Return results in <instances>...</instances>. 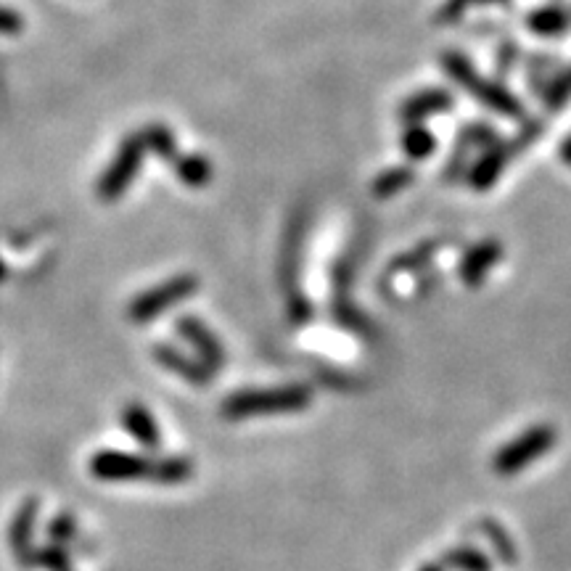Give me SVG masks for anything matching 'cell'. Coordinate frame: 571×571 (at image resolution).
Here are the masks:
<instances>
[{
    "label": "cell",
    "mask_w": 571,
    "mask_h": 571,
    "mask_svg": "<svg viewBox=\"0 0 571 571\" xmlns=\"http://www.w3.org/2000/svg\"><path fill=\"white\" fill-rule=\"evenodd\" d=\"M6 553L16 571H101L104 540L67 497L30 492L6 521Z\"/></svg>",
    "instance_id": "6da1fadb"
},
{
    "label": "cell",
    "mask_w": 571,
    "mask_h": 571,
    "mask_svg": "<svg viewBox=\"0 0 571 571\" xmlns=\"http://www.w3.org/2000/svg\"><path fill=\"white\" fill-rule=\"evenodd\" d=\"M85 474L98 484H159L172 487L193 476V463L180 455H146L98 439L85 455Z\"/></svg>",
    "instance_id": "7a4b0ae2"
},
{
    "label": "cell",
    "mask_w": 571,
    "mask_h": 571,
    "mask_svg": "<svg viewBox=\"0 0 571 571\" xmlns=\"http://www.w3.org/2000/svg\"><path fill=\"white\" fill-rule=\"evenodd\" d=\"M439 67H442V72L453 77L460 88L468 90L479 104L490 106L492 112L503 114V117L508 119H519V122L527 119V106L521 104V98L513 96L511 90L500 85L497 80L479 75L474 64H471L463 53L445 51L439 56Z\"/></svg>",
    "instance_id": "3957f363"
},
{
    "label": "cell",
    "mask_w": 571,
    "mask_h": 571,
    "mask_svg": "<svg viewBox=\"0 0 571 571\" xmlns=\"http://www.w3.org/2000/svg\"><path fill=\"white\" fill-rule=\"evenodd\" d=\"M312 394L305 386H278V389H244L230 394L223 402V416L230 421H244L252 416H275L297 413L310 405Z\"/></svg>",
    "instance_id": "277c9868"
},
{
    "label": "cell",
    "mask_w": 571,
    "mask_h": 571,
    "mask_svg": "<svg viewBox=\"0 0 571 571\" xmlns=\"http://www.w3.org/2000/svg\"><path fill=\"white\" fill-rule=\"evenodd\" d=\"M542 135V122L540 119H529L527 125L521 127L519 133L513 135V138H508V141H500L492 143V146H487V149L482 151V156L476 159L474 167L466 172V180L468 186L474 188V191L484 193L490 191L492 186H495L497 180H500V175L505 172V167L516 159V156L521 154L524 149H529L537 138Z\"/></svg>",
    "instance_id": "5b68a950"
},
{
    "label": "cell",
    "mask_w": 571,
    "mask_h": 571,
    "mask_svg": "<svg viewBox=\"0 0 571 571\" xmlns=\"http://www.w3.org/2000/svg\"><path fill=\"white\" fill-rule=\"evenodd\" d=\"M199 291V278L193 273L175 275L170 281H162L154 289L143 291L127 305V318L133 320L135 326H146L154 323L162 312L172 310V307L183 305L186 299H191Z\"/></svg>",
    "instance_id": "8992f818"
},
{
    "label": "cell",
    "mask_w": 571,
    "mask_h": 571,
    "mask_svg": "<svg viewBox=\"0 0 571 571\" xmlns=\"http://www.w3.org/2000/svg\"><path fill=\"white\" fill-rule=\"evenodd\" d=\"M556 429L553 426H534V429L524 431L521 437H516L511 445H505L500 453L495 455L492 466L500 476H516L524 468H529L534 460H540L542 455L550 453L556 445Z\"/></svg>",
    "instance_id": "52a82bcc"
},
{
    "label": "cell",
    "mask_w": 571,
    "mask_h": 571,
    "mask_svg": "<svg viewBox=\"0 0 571 571\" xmlns=\"http://www.w3.org/2000/svg\"><path fill=\"white\" fill-rule=\"evenodd\" d=\"M149 154L143 146L141 133H130L119 146L114 162L109 164V170L98 180V199L101 201H117L125 196L130 183L135 180L138 170H141L143 156Z\"/></svg>",
    "instance_id": "ba28073f"
},
{
    "label": "cell",
    "mask_w": 571,
    "mask_h": 571,
    "mask_svg": "<svg viewBox=\"0 0 571 571\" xmlns=\"http://www.w3.org/2000/svg\"><path fill=\"white\" fill-rule=\"evenodd\" d=\"M500 141V135L492 125L487 122H468L458 130L455 135V143H453V154L450 159L445 162V170H442V180L455 186L460 180H466V164H468V156L474 154L476 149L484 151L487 146Z\"/></svg>",
    "instance_id": "9c48e42d"
},
{
    "label": "cell",
    "mask_w": 571,
    "mask_h": 571,
    "mask_svg": "<svg viewBox=\"0 0 571 571\" xmlns=\"http://www.w3.org/2000/svg\"><path fill=\"white\" fill-rule=\"evenodd\" d=\"M178 334L180 339H186L191 344V349L196 352V360H199L209 373H217L225 365V347L220 344L217 334L212 328L199 320L196 315H186V318L178 320Z\"/></svg>",
    "instance_id": "30bf717a"
},
{
    "label": "cell",
    "mask_w": 571,
    "mask_h": 571,
    "mask_svg": "<svg viewBox=\"0 0 571 571\" xmlns=\"http://www.w3.org/2000/svg\"><path fill=\"white\" fill-rule=\"evenodd\" d=\"M455 109V96L445 88H429L418 90L410 98H405L397 109V117L405 125H423L426 119L437 117V114H447Z\"/></svg>",
    "instance_id": "8fae6325"
},
{
    "label": "cell",
    "mask_w": 571,
    "mask_h": 571,
    "mask_svg": "<svg viewBox=\"0 0 571 571\" xmlns=\"http://www.w3.org/2000/svg\"><path fill=\"white\" fill-rule=\"evenodd\" d=\"M503 260V244L497 238H487V241H479L468 249L463 257H460L458 265V278L471 289H479L487 275H490L492 267Z\"/></svg>",
    "instance_id": "7c38bea8"
},
{
    "label": "cell",
    "mask_w": 571,
    "mask_h": 571,
    "mask_svg": "<svg viewBox=\"0 0 571 571\" xmlns=\"http://www.w3.org/2000/svg\"><path fill=\"white\" fill-rule=\"evenodd\" d=\"M154 360L162 365L164 371H170L172 376H178V379L193 386H207L209 376H212L199 360H191V357H186L180 349L170 347V344H156Z\"/></svg>",
    "instance_id": "4fadbf2b"
},
{
    "label": "cell",
    "mask_w": 571,
    "mask_h": 571,
    "mask_svg": "<svg viewBox=\"0 0 571 571\" xmlns=\"http://www.w3.org/2000/svg\"><path fill=\"white\" fill-rule=\"evenodd\" d=\"M527 30L540 38H561L571 30V11L561 3H550L527 16Z\"/></svg>",
    "instance_id": "5bb4252c"
},
{
    "label": "cell",
    "mask_w": 571,
    "mask_h": 571,
    "mask_svg": "<svg viewBox=\"0 0 571 571\" xmlns=\"http://www.w3.org/2000/svg\"><path fill=\"white\" fill-rule=\"evenodd\" d=\"M416 183V170L410 167V164H397V167H389L386 172H381V175H376V180H373L371 186V193L373 199H394V196H400L405 188H410Z\"/></svg>",
    "instance_id": "9a60e30c"
},
{
    "label": "cell",
    "mask_w": 571,
    "mask_h": 571,
    "mask_svg": "<svg viewBox=\"0 0 571 571\" xmlns=\"http://www.w3.org/2000/svg\"><path fill=\"white\" fill-rule=\"evenodd\" d=\"M400 146L410 162H426L437 154V135L426 125H408L400 135Z\"/></svg>",
    "instance_id": "2e32d148"
},
{
    "label": "cell",
    "mask_w": 571,
    "mask_h": 571,
    "mask_svg": "<svg viewBox=\"0 0 571 571\" xmlns=\"http://www.w3.org/2000/svg\"><path fill=\"white\" fill-rule=\"evenodd\" d=\"M447 244H450L447 238H429V241L418 244L416 249L400 254V257L389 265V278H397V273H413V270H421V267L429 265V262L437 257L439 249Z\"/></svg>",
    "instance_id": "e0dca14e"
},
{
    "label": "cell",
    "mask_w": 571,
    "mask_h": 571,
    "mask_svg": "<svg viewBox=\"0 0 571 571\" xmlns=\"http://www.w3.org/2000/svg\"><path fill=\"white\" fill-rule=\"evenodd\" d=\"M143 138V146L149 154L162 156L164 162H178V141H175V133H172L167 125H146L138 130Z\"/></svg>",
    "instance_id": "ac0fdd59"
},
{
    "label": "cell",
    "mask_w": 571,
    "mask_h": 571,
    "mask_svg": "<svg viewBox=\"0 0 571 571\" xmlns=\"http://www.w3.org/2000/svg\"><path fill=\"white\" fill-rule=\"evenodd\" d=\"M172 167H175V175L180 178V183H186L188 188H204L212 180V175H215L209 159L201 154L178 156V162L172 164Z\"/></svg>",
    "instance_id": "d6986e66"
},
{
    "label": "cell",
    "mask_w": 571,
    "mask_h": 571,
    "mask_svg": "<svg viewBox=\"0 0 571 571\" xmlns=\"http://www.w3.org/2000/svg\"><path fill=\"white\" fill-rule=\"evenodd\" d=\"M479 6L511 8L513 0H445V3L439 6L437 16H434V24H439V27H453V24H458L460 19L471 11V8Z\"/></svg>",
    "instance_id": "ffe728a7"
},
{
    "label": "cell",
    "mask_w": 571,
    "mask_h": 571,
    "mask_svg": "<svg viewBox=\"0 0 571 571\" xmlns=\"http://www.w3.org/2000/svg\"><path fill=\"white\" fill-rule=\"evenodd\" d=\"M540 101L545 104V109L548 112H561L566 104L571 101V67L566 69H558L556 75H553V80L545 85V90H542Z\"/></svg>",
    "instance_id": "44dd1931"
},
{
    "label": "cell",
    "mask_w": 571,
    "mask_h": 571,
    "mask_svg": "<svg viewBox=\"0 0 571 571\" xmlns=\"http://www.w3.org/2000/svg\"><path fill=\"white\" fill-rule=\"evenodd\" d=\"M556 61L550 59V56H542V53H534L529 56V64H527V82L532 85V90L537 96H542V90L553 80L556 75V67H553Z\"/></svg>",
    "instance_id": "7402d4cb"
},
{
    "label": "cell",
    "mask_w": 571,
    "mask_h": 571,
    "mask_svg": "<svg viewBox=\"0 0 571 571\" xmlns=\"http://www.w3.org/2000/svg\"><path fill=\"white\" fill-rule=\"evenodd\" d=\"M447 564L458 571H490V561H487L479 550L471 548L453 550V553L447 556Z\"/></svg>",
    "instance_id": "603a6c76"
},
{
    "label": "cell",
    "mask_w": 571,
    "mask_h": 571,
    "mask_svg": "<svg viewBox=\"0 0 571 571\" xmlns=\"http://www.w3.org/2000/svg\"><path fill=\"white\" fill-rule=\"evenodd\" d=\"M519 43L516 40H503L500 43V48H497V56H495V69H497V77L500 80H505V77L511 75L513 67L519 64Z\"/></svg>",
    "instance_id": "cb8c5ba5"
},
{
    "label": "cell",
    "mask_w": 571,
    "mask_h": 571,
    "mask_svg": "<svg viewBox=\"0 0 571 571\" xmlns=\"http://www.w3.org/2000/svg\"><path fill=\"white\" fill-rule=\"evenodd\" d=\"M22 30H24L22 16L14 14L11 8L0 6V32H3V35H16V32H22Z\"/></svg>",
    "instance_id": "d4e9b609"
},
{
    "label": "cell",
    "mask_w": 571,
    "mask_h": 571,
    "mask_svg": "<svg viewBox=\"0 0 571 571\" xmlns=\"http://www.w3.org/2000/svg\"><path fill=\"white\" fill-rule=\"evenodd\" d=\"M558 156H561V162H564L566 167H571V135H569V138H564V141H561V149H558Z\"/></svg>",
    "instance_id": "484cf974"
},
{
    "label": "cell",
    "mask_w": 571,
    "mask_h": 571,
    "mask_svg": "<svg viewBox=\"0 0 571 571\" xmlns=\"http://www.w3.org/2000/svg\"><path fill=\"white\" fill-rule=\"evenodd\" d=\"M421 571H439L437 566H426V569H421Z\"/></svg>",
    "instance_id": "4316f807"
}]
</instances>
